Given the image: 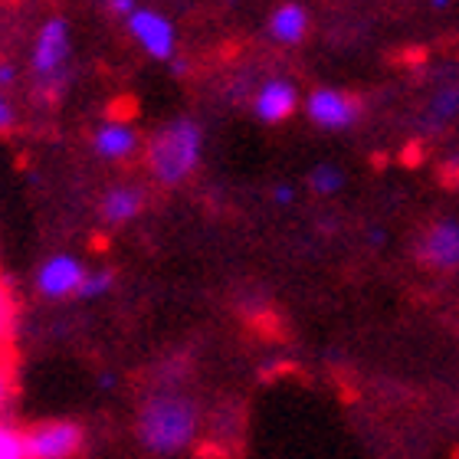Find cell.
Returning <instances> with one entry per match:
<instances>
[{
	"label": "cell",
	"instance_id": "obj_12",
	"mask_svg": "<svg viewBox=\"0 0 459 459\" xmlns=\"http://www.w3.org/2000/svg\"><path fill=\"white\" fill-rule=\"evenodd\" d=\"M308 33V10L302 4H279L269 17V39L279 47H296Z\"/></svg>",
	"mask_w": 459,
	"mask_h": 459
},
{
	"label": "cell",
	"instance_id": "obj_18",
	"mask_svg": "<svg viewBox=\"0 0 459 459\" xmlns=\"http://www.w3.org/2000/svg\"><path fill=\"white\" fill-rule=\"evenodd\" d=\"M292 201H296V187H292V184H276V187H273V204L289 207Z\"/></svg>",
	"mask_w": 459,
	"mask_h": 459
},
{
	"label": "cell",
	"instance_id": "obj_7",
	"mask_svg": "<svg viewBox=\"0 0 459 459\" xmlns=\"http://www.w3.org/2000/svg\"><path fill=\"white\" fill-rule=\"evenodd\" d=\"M86 279V263L69 253H56V256L43 259V266L37 269V292L43 299H69L79 296V286Z\"/></svg>",
	"mask_w": 459,
	"mask_h": 459
},
{
	"label": "cell",
	"instance_id": "obj_14",
	"mask_svg": "<svg viewBox=\"0 0 459 459\" xmlns=\"http://www.w3.org/2000/svg\"><path fill=\"white\" fill-rule=\"evenodd\" d=\"M112 286H115V269H108V266L86 269V279H82V286H79V299H86V302L102 299L112 292Z\"/></svg>",
	"mask_w": 459,
	"mask_h": 459
},
{
	"label": "cell",
	"instance_id": "obj_16",
	"mask_svg": "<svg viewBox=\"0 0 459 459\" xmlns=\"http://www.w3.org/2000/svg\"><path fill=\"white\" fill-rule=\"evenodd\" d=\"M23 456H30L27 433L10 427V423H0V459H23Z\"/></svg>",
	"mask_w": 459,
	"mask_h": 459
},
{
	"label": "cell",
	"instance_id": "obj_20",
	"mask_svg": "<svg viewBox=\"0 0 459 459\" xmlns=\"http://www.w3.org/2000/svg\"><path fill=\"white\" fill-rule=\"evenodd\" d=\"M13 82H17V69L10 66V63H0V86L10 89Z\"/></svg>",
	"mask_w": 459,
	"mask_h": 459
},
{
	"label": "cell",
	"instance_id": "obj_11",
	"mask_svg": "<svg viewBox=\"0 0 459 459\" xmlns=\"http://www.w3.org/2000/svg\"><path fill=\"white\" fill-rule=\"evenodd\" d=\"M144 207V187L138 184H115L108 187L102 204H99V217L106 227H128V223L142 213Z\"/></svg>",
	"mask_w": 459,
	"mask_h": 459
},
{
	"label": "cell",
	"instance_id": "obj_9",
	"mask_svg": "<svg viewBox=\"0 0 459 459\" xmlns=\"http://www.w3.org/2000/svg\"><path fill=\"white\" fill-rule=\"evenodd\" d=\"M92 152L102 161H132L134 154L144 152L142 132L132 122H125V118H108L92 132Z\"/></svg>",
	"mask_w": 459,
	"mask_h": 459
},
{
	"label": "cell",
	"instance_id": "obj_5",
	"mask_svg": "<svg viewBox=\"0 0 459 459\" xmlns=\"http://www.w3.org/2000/svg\"><path fill=\"white\" fill-rule=\"evenodd\" d=\"M302 108H306L308 122L318 125V128H325V132H344V128H351V125L361 118L358 99L332 86L312 89L306 96V102H302Z\"/></svg>",
	"mask_w": 459,
	"mask_h": 459
},
{
	"label": "cell",
	"instance_id": "obj_4",
	"mask_svg": "<svg viewBox=\"0 0 459 459\" xmlns=\"http://www.w3.org/2000/svg\"><path fill=\"white\" fill-rule=\"evenodd\" d=\"M122 23L128 30V37L142 47L144 56L158 59V63H171L178 56V30H174V23L164 17L161 10L138 4Z\"/></svg>",
	"mask_w": 459,
	"mask_h": 459
},
{
	"label": "cell",
	"instance_id": "obj_23",
	"mask_svg": "<svg viewBox=\"0 0 459 459\" xmlns=\"http://www.w3.org/2000/svg\"><path fill=\"white\" fill-rule=\"evenodd\" d=\"M430 4H433L437 10H446V7H450V0H430Z\"/></svg>",
	"mask_w": 459,
	"mask_h": 459
},
{
	"label": "cell",
	"instance_id": "obj_17",
	"mask_svg": "<svg viewBox=\"0 0 459 459\" xmlns=\"http://www.w3.org/2000/svg\"><path fill=\"white\" fill-rule=\"evenodd\" d=\"M13 125H17V108H13V102H10L4 86H0V134L13 132Z\"/></svg>",
	"mask_w": 459,
	"mask_h": 459
},
{
	"label": "cell",
	"instance_id": "obj_10",
	"mask_svg": "<svg viewBox=\"0 0 459 459\" xmlns=\"http://www.w3.org/2000/svg\"><path fill=\"white\" fill-rule=\"evenodd\" d=\"M417 256H420L430 269H440V273L459 269V223L456 221L433 223V227L420 237Z\"/></svg>",
	"mask_w": 459,
	"mask_h": 459
},
{
	"label": "cell",
	"instance_id": "obj_3",
	"mask_svg": "<svg viewBox=\"0 0 459 459\" xmlns=\"http://www.w3.org/2000/svg\"><path fill=\"white\" fill-rule=\"evenodd\" d=\"M69 59H73V37H69V23L63 17L43 20L37 39H33V53H30V69L37 79V89L43 96H59L69 82Z\"/></svg>",
	"mask_w": 459,
	"mask_h": 459
},
{
	"label": "cell",
	"instance_id": "obj_19",
	"mask_svg": "<svg viewBox=\"0 0 459 459\" xmlns=\"http://www.w3.org/2000/svg\"><path fill=\"white\" fill-rule=\"evenodd\" d=\"M106 7H108V13H112V17L125 20L134 7H138V0H106Z\"/></svg>",
	"mask_w": 459,
	"mask_h": 459
},
{
	"label": "cell",
	"instance_id": "obj_8",
	"mask_svg": "<svg viewBox=\"0 0 459 459\" xmlns=\"http://www.w3.org/2000/svg\"><path fill=\"white\" fill-rule=\"evenodd\" d=\"M299 108V89L292 79L286 76H273L263 79L253 92V115H256L263 125H279L292 118Z\"/></svg>",
	"mask_w": 459,
	"mask_h": 459
},
{
	"label": "cell",
	"instance_id": "obj_15",
	"mask_svg": "<svg viewBox=\"0 0 459 459\" xmlns=\"http://www.w3.org/2000/svg\"><path fill=\"white\" fill-rule=\"evenodd\" d=\"M308 187L318 194V197H332L344 187V174L338 171L335 164H318L316 171L308 174Z\"/></svg>",
	"mask_w": 459,
	"mask_h": 459
},
{
	"label": "cell",
	"instance_id": "obj_22",
	"mask_svg": "<svg viewBox=\"0 0 459 459\" xmlns=\"http://www.w3.org/2000/svg\"><path fill=\"white\" fill-rule=\"evenodd\" d=\"M4 401H7V374L0 371V407H4Z\"/></svg>",
	"mask_w": 459,
	"mask_h": 459
},
{
	"label": "cell",
	"instance_id": "obj_6",
	"mask_svg": "<svg viewBox=\"0 0 459 459\" xmlns=\"http://www.w3.org/2000/svg\"><path fill=\"white\" fill-rule=\"evenodd\" d=\"M27 450L33 459H69L82 450V427L76 420H49L27 433Z\"/></svg>",
	"mask_w": 459,
	"mask_h": 459
},
{
	"label": "cell",
	"instance_id": "obj_2",
	"mask_svg": "<svg viewBox=\"0 0 459 459\" xmlns=\"http://www.w3.org/2000/svg\"><path fill=\"white\" fill-rule=\"evenodd\" d=\"M204 158V128L194 118H171L144 142V164L161 187H178Z\"/></svg>",
	"mask_w": 459,
	"mask_h": 459
},
{
	"label": "cell",
	"instance_id": "obj_13",
	"mask_svg": "<svg viewBox=\"0 0 459 459\" xmlns=\"http://www.w3.org/2000/svg\"><path fill=\"white\" fill-rule=\"evenodd\" d=\"M459 112V89H440L437 96L430 99V106H427V125L430 128H443V125H450Z\"/></svg>",
	"mask_w": 459,
	"mask_h": 459
},
{
	"label": "cell",
	"instance_id": "obj_21",
	"mask_svg": "<svg viewBox=\"0 0 459 459\" xmlns=\"http://www.w3.org/2000/svg\"><path fill=\"white\" fill-rule=\"evenodd\" d=\"M99 387L112 391V387H115V374H102V377H99Z\"/></svg>",
	"mask_w": 459,
	"mask_h": 459
},
{
	"label": "cell",
	"instance_id": "obj_1",
	"mask_svg": "<svg viewBox=\"0 0 459 459\" xmlns=\"http://www.w3.org/2000/svg\"><path fill=\"white\" fill-rule=\"evenodd\" d=\"M201 430V413L194 407L191 397L184 394H154L144 401V407L138 411V443L154 456H174L184 453L197 440Z\"/></svg>",
	"mask_w": 459,
	"mask_h": 459
}]
</instances>
